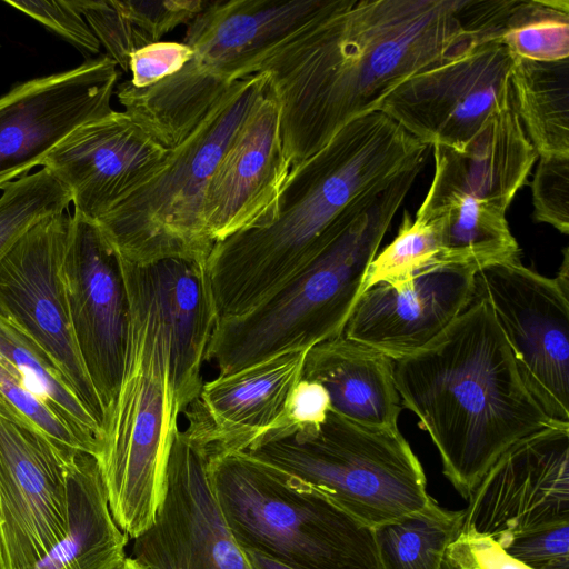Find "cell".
Instances as JSON below:
<instances>
[{"label":"cell","instance_id":"obj_1","mask_svg":"<svg viewBox=\"0 0 569 569\" xmlns=\"http://www.w3.org/2000/svg\"><path fill=\"white\" fill-rule=\"evenodd\" d=\"M505 0H336L252 68L266 72L291 168L400 83L502 32Z\"/></svg>","mask_w":569,"mask_h":569},{"label":"cell","instance_id":"obj_2","mask_svg":"<svg viewBox=\"0 0 569 569\" xmlns=\"http://www.w3.org/2000/svg\"><path fill=\"white\" fill-rule=\"evenodd\" d=\"M431 147L377 110L291 168L273 216L214 243L207 272L219 319L247 312L298 274Z\"/></svg>","mask_w":569,"mask_h":569},{"label":"cell","instance_id":"obj_3","mask_svg":"<svg viewBox=\"0 0 569 569\" xmlns=\"http://www.w3.org/2000/svg\"><path fill=\"white\" fill-rule=\"evenodd\" d=\"M393 380L401 405L438 450L445 477L466 500L511 446L569 425L536 401L490 306L476 295L429 345L393 360Z\"/></svg>","mask_w":569,"mask_h":569},{"label":"cell","instance_id":"obj_4","mask_svg":"<svg viewBox=\"0 0 569 569\" xmlns=\"http://www.w3.org/2000/svg\"><path fill=\"white\" fill-rule=\"evenodd\" d=\"M130 326L124 370L97 459L110 511L129 537L149 529L167 491L171 447L182 415L170 368L167 319L144 266L121 258Z\"/></svg>","mask_w":569,"mask_h":569},{"label":"cell","instance_id":"obj_5","mask_svg":"<svg viewBox=\"0 0 569 569\" xmlns=\"http://www.w3.org/2000/svg\"><path fill=\"white\" fill-rule=\"evenodd\" d=\"M421 170L407 171L379 193L332 243L267 299L244 313L218 320L207 353L218 376L342 335L367 269Z\"/></svg>","mask_w":569,"mask_h":569},{"label":"cell","instance_id":"obj_6","mask_svg":"<svg viewBox=\"0 0 569 569\" xmlns=\"http://www.w3.org/2000/svg\"><path fill=\"white\" fill-rule=\"evenodd\" d=\"M336 0H209L188 24V62L157 83L116 87L124 111L166 149L180 143L230 86Z\"/></svg>","mask_w":569,"mask_h":569},{"label":"cell","instance_id":"obj_7","mask_svg":"<svg viewBox=\"0 0 569 569\" xmlns=\"http://www.w3.org/2000/svg\"><path fill=\"white\" fill-rule=\"evenodd\" d=\"M269 84L266 72L234 81L153 173L96 221L122 259L138 266L169 258L207 263L214 246L204 218L210 180Z\"/></svg>","mask_w":569,"mask_h":569},{"label":"cell","instance_id":"obj_8","mask_svg":"<svg viewBox=\"0 0 569 569\" xmlns=\"http://www.w3.org/2000/svg\"><path fill=\"white\" fill-rule=\"evenodd\" d=\"M207 475L241 549L295 569H381L373 529L300 478L247 451L208 457Z\"/></svg>","mask_w":569,"mask_h":569},{"label":"cell","instance_id":"obj_9","mask_svg":"<svg viewBox=\"0 0 569 569\" xmlns=\"http://www.w3.org/2000/svg\"><path fill=\"white\" fill-rule=\"evenodd\" d=\"M247 452L313 486L371 529L420 510L431 498L399 428L362 425L331 409L319 427L264 440Z\"/></svg>","mask_w":569,"mask_h":569},{"label":"cell","instance_id":"obj_10","mask_svg":"<svg viewBox=\"0 0 569 569\" xmlns=\"http://www.w3.org/2000/svg\"><path fill=\"white\" fill-rule=\"evenodd\" d=\"M527 388L552 420L569 423V287L519 257L475 274Z\"/></svg>","mask_w":569,"mask_h":569},{"label":"cell","instance_id":"obj_11","mask_svg":"<svg viewBox=\"0 0 569 569\" xmlns=\"http://www.w3.org/2000/svg\"><path fill=\"white\" fill-rule=\"evenodd\" d=\"M513 58L500 36L485 39L411 76L378 110L430 147L462 151L510 94Z\"/></svg>","mask_w":569,"mask_h":569},{"label":"cell","instance_id":"obj_12","mask_svg":"<svg viewBox=\"0 0 569 569\" xmlns=\"http://www.w3.org/2000/svg\"><path fill=\"white\" fill-rule=\"evenodd\" d=\"M71 216H50L30 228L0 262V316L57 363L103 429L104 409L73 335L62 263Z\"/></svg>","mask_w":569,"mask_h":569},{"label":"cell","instance_id":"obj_13","mask_svg":"<svg viewBox=\"0 0 569 569\" xmlns=\"http://www.w3.org/2000/svg\"><path fill=\"white\" fill-rule=\"evenodd\" d=\"M62 273L77 347L107 417L124 370L129 298L119 253L96 221L76 212Z\"/></svg>","mask_w":569,"mask_h":569},{"label":"cell","instance_id":"obj_14","mask_svg":"<svg viewBox=\"0 0 569 569\" xmlns=\"http://www.w3.org/2000/svg\"><path fill=\"white\" fill-rule=\"evenodd\" d=\"M467 501L462 530L496 542L569 523V425L511 446Z\"/></svg>","mask_w":569,"mask_h":569},{"label":"cell","instance_id":"obj_15","mask_svg":"<svg viewBox=\"0 0 569 569\" xmlns=\"http://www.w3.org/2000/svg\"><path fill=\"white\" fill-rule=\"evenodd\" d=\"M119 77L116 62L103 54L0 97V188L41 166L74 130L112 112Z\"/></svg>","mask_w":569,"mask_h":569},{"label":"cell","instance_id":"obj_16","mask_svg":"<svg viewBox=\"0 0 569 569\" xmlns=\"http://www.w3.org/2000/svg\"><path fill=\"white\" fill-rule=\"evenodd\" d=\"M74 452L0 417V569H32L67 533Z\"/></svg>","mask_w":569,"mask_h":569},{"label":"cell","instance_id":"obj_17","mask_svg":"<svg viewBox=\"0 0 569 569\" xmlns=\"http://www.w3.org/2000/svg\"><path fill=\"white\" fill-rule=\"evenodd\" d=\"M167 152L124 110H113L74 130L41 166L69 190L74 212L97 221L144 182Z\"/></svg>","mask_w":569,"mask_h":569},{"label":"cell","instance_id":"obj_18","mask_svg":"<svg viewBox=\"0 0 569 569\" xmlns=\"http://www.w3.org/2000/svg\"><path fill=\"white\" fill-rule=\"evenodd\" d=\"M476 271L462 266H435L401 286L377 283L357 299L342 330L351 341L392 360L435 340L469 306Z\"/></svg>","mask_w":569,"mask_h":569},{"label":"cell","instance_id":"obj_19","mask_svg":"<svg viewBox=\"0 0 569 569\" xmlns=\"http://www.w3.org/2000/svg\"><path fill=\"white\" fill-rule=\"evenodd\" d=\"M271 86L233 137L210 180L204 218L214 243L266 223L290 172Z\"/></svg>","mask_w":569,"mask_h":569},{"label":"cell","instance_id":"obj_20","mask_svg":"<svg viewBox=\"0 0 569 569\" xmlns=\"http://www.w3.org/2000/svg\"><path fill=\"white\" fill-rule=\"evenodd\" d=\"M307 351L282 353L204 381L183 411L182 433L207 457L249 450L282 416Z\"/></svg>","mask_w":569,"mask_h":569},{"label":"cell","instance_id":"obj_21","mask_svg":"<svg viewBox=\"0 0 569 569\" xmlns=\"http://www.w3.org/2000/svg\"><path fill=\"white\" fill-rule=\"evenodd\" d=\"M170 335V368L180 409L197 398L218 322L207 263L169 258L144 264Z\"/></svg>","mask_w":569,"mask_h":569},{"label":"cell","instance_id":"obj_22","mask_svg":"<svg viewBox=\"0 0 569 569\" xmlns=\"http://www.w3.org/2000/svg\"><path fill=\"white\" fill-rule=\"evenodd\" d=\"M301 378L321 383L331 410L362 425L398 428L401 400L393 360L342 335L311 347Z\"/></svg>","mask_w":569,"mask_h":569},{"label":"cell","instance_id":"obj_23","mask_svg":"<svg viewBox=\"0 0 569 569\" xmlns=\"http://www.w3.org/2000/svg\"><path fill=\"white\" fill-rule=\"evenodd\" d=\"M68 530L32 569H118L128 536L116 523L97 459L76 451L67 460Z\"/></svg>","mask_w":569,"mask_h":569},{"label":"cell","instance_id":"obj_24","mask_svg":"<svg viewBox=\"0 0 569 569\" xmlns=\"http://www.w3.org/2000/svg\"><path fill=\"white\" fill-rule=\"evenodd\" d=\"M208 457L179 429L168 463L162 505L208 569H251L211 491Z\"/></svg>","mask_w":569,"mask_h":569},{"label":"cell","instance_id":"obj_25","mask_svg":"<svg viewBox=\"0 0 569 569\" xmlns=\"http://www.w3.org/2000/svg\"><path fill=\"white\" fill-rule=\"evenodd\" d=\"M513 57L512 102L529 141L540 157L569 154V58Z\"/></svg>","mask_w":569,"mask_h":569},{"label":"cell","instance_id":"obj_26","mask_svg":"<svg viewBox=\"0 0 569 569\" xmlns=\"http://www.w3.org/2000/svg\"><path fill=\"white\" fill-rule=\"evenodd\" d=\"M0 357L24 385L72 431L83 450L98 459L104 433L52 358L18 326L0 316Z\"/></svg>","mask_w":569,"mask_h":569},{"label":"cell","instance_id":"obj_27","mask_svg":"<svg viewBox=\"0 0 569 569\" xmlns=\"http://www.w3.org/2000/svg\"><path fill=\"white\" fill-rule=\"evenodd\" d=\"M463 520L465 509H446L431 497L420 510L375 528L381 569H440Z\"/></svg>","mask_w":569,"mask_h":569},{"label":"cell","instance_id":"obj_28","mask_svg":"<svg viewBox=\"0 0 569 569\" xmlns=\"http://www.w3.org/2000/svg\"><path fill=\"white\" fill-rule=\"evenodd\" d=\"M500 39L517 57L569 58V1L513 0Z\"/></svg>","mask_w":569,"mask_h":569},{"label":"cell","instance_id":"obj_29","mask_svg":"<svg viewBox=\"0 0 569 569\" xmlns=\"http://www.w3.org/2000/svg\"><path fill=\"white\" fill-rule=\"evenodd\" d=\"M0 197V262L18 240L39 221L63 213L69 190L47 169L3 184Z\"/></svg>","mask_w":569,"mask_h":569},{"label":"cell","instance_id":"obj_30","mask_svg":"<svg viewBox=\"0 0 569 569\" xmlns=\"http://www.w3.org/2000/svg\"><path fill=\"white\" fill-rule=\"evenodd\" d=\"M440 253L435 224L420 218L412 220L405 211L396 238L370 262L360 295L380 282L395 287L408 282L418 271L440 266Z\"/></svg>","mask_w":569,"mask_h":569},{"label":"cell","instance_id":"obj_31","mask_svg":"<svg viewBox=\"0 0 569 569\" xmlns=\"http://www.w3.org/2000/svg\"><path fill=\"white\" fill-rule=\"evenodd\" d=\"M0 417L26 428L63 452L83 451L72 431L0 357Z\"/></svg>","mask_w":569,"mask_h":569},{"label":"cell","instance_id":"obj_32","mask_svg":"<svg viewBox=\"0 0 569 569\" xmlns=\"http://www.w3.org/2000/svg\"><path fill=\"white\" fill-rule=\"evenodd\" d=\"M133 540L131 557L148 569H208L162 503L153 525Z\"/></svg>","mask_w":569,"mask_h":569},{"label":"cell","instance_id":"obj_33","mask_svg":"<svg viewBox=\"0 0 569 569\" xmlns=\"http://www.w3.org/2000/svg\"><path fill=\"white\" fill-rule=\"evenodd\" d=\"M90 29L112 59L124 72L136 50L151 44L149 39L119 9L116 0H71Z\"/></svg>","mask_w":569,"mask_h":569},{"label":"cell","instance_id":"obj_34","mask_svg":"<svg viewBox=\"0 0 569 569\" xmlns=\"http://www.w3.org/2000/svg\"><path fill=\"white\" fill-rule=\"evenodd\" d=\"M533 217L569 233V154L540 157L531 183Z\"/></svg>","mask_w":569,"mask_h":569},{"label":"cell","instance_id":"obj_35","mask_svg":"<svg viewBox=\"0 0 569 569\" xmlns=\"http://www.w3.org/2000/svg\"><path fill=\"white\" fill-rule=\"evenodd\" d=\"M123 14L151 43L181 24H188L203 8L207 0H116Z\"/></svg>","mask_w":569,"mask_h":569},{"label":"cell","instance_id":"obj_36","mask_svg":"<svg viewBox=\"0 0 569 569\" xmlns=\"http://www.w3.org/2000/svg\"><path fill=\"white\" fill-rule=\"evenodd\" d=\"M330 409V398L326 388L318 381L300 378L290 392L278 422L253 446L268 439L319 427Z\"/></svg>","mask_w":569,"mask_h":569},{"label":"cell","instance_id":"obj_37","mask_svg":"<svg viewBox=\"0 0 569 569\" xmlns=\"http://www.w3.org/2000/svg\"><path fill=\"white\" fill-rule=\"evenodd\" d=\"M497 543L531 569H569V523Z\"/></svg>","mask_w":569,"mask_h":569},{"label":"cell","instance_id":"obj_38","mask_svg":"<svg viewBox=\"0 0 569 569\" xmlns=\"http://www.w3.org/2000/svg\"><path fill=\"white\" fill-rule=\"evenodd\" d=\"M4 2L39 21L79 49L93 54L100 51L99 40L83 16L70 1L6 0Z\"/></svg>","mask_w":569,"mask_h":569},{"label":"cell","instance_id":"obj_39","mask_svg":"<svg viewBox=\"0 0 569 569\" xmlns=\"http://www.w3.org/2000/svg\"><path fill=\"white\" fill-rule=\"evenodd\" d=\"M192 50L183 42L158 41L131 53L129 82L146 88L179 71L191 58Z\"/></svg>","mask_w":569,"mask_h":569},{"label":"cell","instance_id":"obj_40","mask_svg":"<svg viewBox=\"0 0 569 569\" xmlns=\"http://www.w3.org/2000/svg\"><path fill=\"white\" fill-rule=\"evenodd\" d=\"M449 549L476 569H531L506 553L491 538L472 531L462 530Z\"/></svg>","mask_w":569,"mask_h":569},{"label":"cell","instance_id":"obj_41","mask_svg":"<svg viewBox=\"0 0 569 569\" xmlns=\"http://www.w3.org/2000/svg\"><path fill=\"white\" fill-rule=\"evenodd\" d=\"M242 550L251 569H295L259 551Z\"/></svg>","mask_w":569,"mask_h":569},{"label":"cell","instance_id":"obj_42","mask_svg":"<svg viewBox=\"0 0 569 569\" xmlns=\"http://www.w3.org/2000/svg\"><path fill=\"white\" fill-rule=\"evenodd\" d=\"M440 569H476L470 563L456 555L449 547L442 559Z\"/></svg>","mask_w":569,"mask_h":569},{"label":"cell","instance_id":"obj_43","mask_svg":"<svg viewBox=\"0 0 569 569\" xmlns=\"http://www.w3.org/2000/svg\"><path fill=\"white\" fill-rule=\"evenodd\" d=\"M118 569H148L132 557H127Z\"/></svg>","mask_w":569,"mask_h":569}]
</instances>
